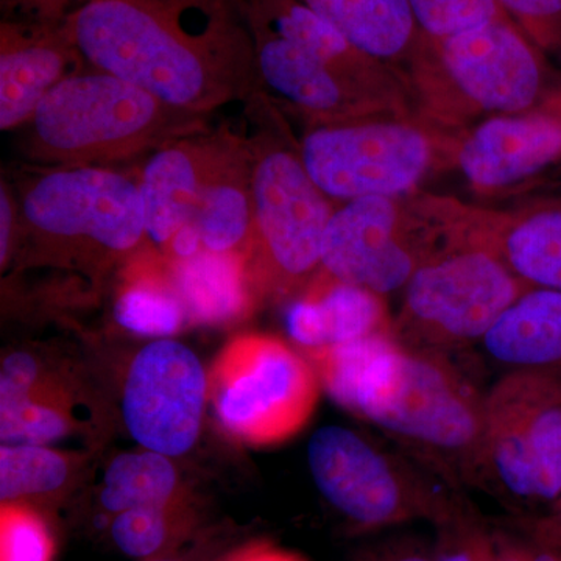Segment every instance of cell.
I'll use <instances>...</instances> for the list:
<instances>
[{"instance_id": "cell-9", "label": "cell", "mask_w": 561, "mask_h": 561, "mask_svg": "<svg viewBox=\"0 0 561 561\" xmlns=\"http://www.w3.org/2000/svg\"><path fill=\"white\" fill-rule=\"evenodd\" d=\"M530 287L474 239L421 267L402 289L391 335L405 348L446 354L479 345Z\"/></svg>"}, {"instance_id": "cell-20", "label": "cell", "mask_w": 561, "mask_h": 561, "mask_svg": "<svg viewBox=\"0 0 561 561\" xmlns=\"http://www.w3.org/2000/svg\"><path fill=\"white\" fill-rule=\"evenodd\" d=\"M72 430L69 405L60 390L44 383L38 362L18 351L0 373V440L2 445H49Z\"/></svg>"}, {"instance_id": "cell-16", "label": "cell", "mask_w": 561, "mask_h": 561, "mask_svg": "<svg viewBox=\"0 0 561 561\" xmlns=\"http://www.w3.org/2000/svg\"><path fill=\"white\" fill-rule=\"evenodd\" d=\"M471 239L494 251L530 289L561 291V194L504 209L471 205Z\"/></svg>"}, {"instance_id": "cell-6", "label": "cell", "mask_w": 561, "mask_h": 561, "mask_svg": "<svg viewBox=\"0 0 561 561\" xmlns=\"http://www.w3.org/2000/svg\"><path fill=\"white\" fill-rule=\"evenodd\" d=\"M470 231V203L449 195L419 191L342 203L324 232L319 273L387 298L467 242Z\"/></svg>"}, {"instance_id": "cell-7", "label": "cell", "mask_w": 561, "mask_h": 561, "mask_svg": "<svg viewBox=\"0 0 561 561\" xmlns=\"http://www.w3.org/2000/svg\"><path fill=\"white\" fill-rule=\"evenodd\" d=\"M460 133L416 113L371 116L308 125L300 150L313 183L342 205L413 194L435 173L454 171Z\"/></svg>"}, {"instance_id": "cell-35", "label": "cell", "mask_w": 561, "mask_h": 561, "mask_svg": "<svg viewBox=\"0 0 561 561\" xmlns=\"http://www.w3.org/2000/svg\"><path fill=\"white\" fill-rule=\"evenodd\" d=\"M527 556H529V561H561L559 557H556L553 553L549 552L527 551Z\"/></svg>"}, {"instance_id": "cell-3", "label": "cell", "mask_w": 561, "mask_h": 561, "mask_svg": "<svg viewBox=\"0 0 561 561\" xmlns=\"http://www.w3.org/2000/svg\"><path fill=\"white\" fill-rule=\"evenodd\" d=\"M405 79L415 113L448 131L534 108L561 80L513 20L448 38L421 33Z\"/></svg>"}, {"instance_id": "cell-13", "label": "cell", "mask_w": 561, "mask_h": 561, "mask_svg": "<svg viewBox=\"0 0 561 561\" xmlns=\"http://www.w3.org/2000/svg\"><path fill=\"white\" fill-rule=\"evenodd\" d=\"M208 375L197 354L172 339H158L133 359L122 397L125 426L144 449L183 456L201 435Z\"/></svg>"}, {"instance_id": "cell-33", "label": "cell", "mask_w": 561, "mask_h": 561, "mask_svg": "<svg viewBox=\"0 0 561 561\" xmlns=\"http://www.w3.org/2000/svg\"><path fill=\"white\" fill-rule=\"evenodd\" d=\"M228 561H302L295 557L294 553L280 551L278 548H273L265 542H257L251 545L249 548L242 549L231 557Z\"/></svg>"}, {"instance_id": "cell-23", "label": "cell", "mask_w": 561, "mask_h": 561, "mask_svg": "<svg viewBox=\"0 0 561 561\" xmlns=\"http://www.w3.org/2000/svg\"><path fill=\"white\" fill-rule=\"evenodd\" d=\"M114 317L122 328L144 337L168 339L190 323L171 262L158 253H136L124 272Z\"/></svg>"}, {"instance_id": "cell-26", "label": "cell", "mask_w": 561, "mask_h": 561, "mask_svg": "<svg viewBox=\"0 0 561 561\" xmlns=\"http://www.w3.org/2000/svg\"><path fill=\"white\" fill-rule=\"evenodd\" d=\"M69 479V460L43 445H2L0 500L21 502L55 493Z\"/></svg>"}, {"instance_id": "cell-31", "label": "cell", "mask_w": 561, "mask_h": 561, "mask_svg": "<svg viewBox=\"0 0 561 561\" xmlns=\"http://www.w3.org/2000/svg\"><path fill=\"white\" fill-rule=\"evenodd\" d=\"M500 3L538 49L561 54V0H500Z\"/></svg>"}, {"instance_id": "cell-2", "label": "cell", "mask_w": 561, "mask_h": 561, "mask_svg": "<svg viewBox=\"0 0 561 561\" xmlns=\"http://www.w3.org/2000/svg\"><path fill=\"white\" fill-rule=\"evenodd\" d=\"M72 39L94 69L192 116L261 91L256 62L210 54L133 0L87 3L73 18Z\"/></svg>"}, {"instance_id": "cell-38", "label": "cell", "mask_w": 561, "mask_h": 561, "mask_svg": "<svg viewBox=\"0 0 561 561\" xmlns=\"http://www.w3.org/2000/svg\"><path fill=\"white\" fill-rule=\"evenodd\" d=\"M151 561H173V560H151Z\"/></svg>"}, {"instance_id": "cell-15", "label": "cell", "mask_w": 561, "mask_h": 561, "mask_svg": "<svg viewBox=\"0 0 561 561\" xmlns=\"http://www.w3.org/2000/svg\"><path fill=\"white\" fill-rule=\"evenodd\" d=\"M224 131L181 136L147 158L138 184L146 217L147 239L168 256L181 232L194 228L195 210Z\"/></svg>"}, {"instance_id": "cell-36", "label": "cell", "mask_w": 561, "mask_h": 561, "mask_svg": "<svg viewBox=\"0 0 561 561\" xmlns=\"http://www.w3.org/2000/svg\"><path fill=\"white\" fill-rule=\"evenodd\" d=\"M390 561H432V560L426 559V557H423V556H405V557H401V559L390 560Z\"/></svg>"}, {"instance_id": "cell-34", "label": "cell", "mask_w": 561, "mask_h": 561, "mask_svg": "<svg viewBox=\"0 0 561 561\" xmlns=\"http://www.w3.org/2000/svg\"><path fill=\"white\" fill-rule=\"evenodd\" d=\"M494 561H529L527 549L516 546L504 535H493Z\"/></svg>"}, {"instance_id": "cell-22", "label": "cell", "mask_w": 561, "mask_h": 561, "mask_svg": "<svg viewBox=\"0 0 561 561\" xmlns=\"http://www.w3.org/2000/svg\"><path fill=\"white\" fill-rule=\"evenodd\" d=\"M341 31L365 54L401 72L411 62L421 32L409 0H298ZM408 80V79H405Z\"/></svg>"}, {"instance_id": "cell-11", "label": "cell", "mask_w": 561, "mask_h": 561, "mask_svg": "<svg viewBox=\"0 0 561 561\" xmlns=\"http://www.w3.org/2000/svg\"><path fill=\"white\" fill-rule=\"evenodd\" d=\"M308 465L321 496L365 529L413 518L438 523L457 502L431 482L437 474L426 467H415L359 432L337 424L313 432Z\"/></svg>"}, {"instance_id": "cell-37", "label": "cell", "mask_w": 561, "mask_h": 561, "mask_svg": "<svg viewBox=\"0 0 561 561\" xmlns=\"http://www.w3.org/2000/svg\"><path fill=\"white\" fill-rule=\"evenodd\" d=\"M556 505H557V518H559V522L561 523V494L559 497H557V501H556Z\"/></svg>"}, {"instance_id": "cell-32", "label": "cell", "mask_w": 561, "mask_h": 561, "mask_svg": "<svg viewBox=\"0 0 561 561\" xmlns=\"http://www.w3.org/2000/svg\"><path fill=\"white\" fill-rule=\"evenodd\" d=\"M16 232V197L2 181V187H0V261H2V267L9 261Z\"/></svg>"}, {"instance_id": "cell-18", "label": "cell", "mask_w": 561, "mask_h": 561, "mask_svg": "<svg viewBox=\"0 0 561 561\" xmlns=\"http://www.w3.org/2000/svg\"><path fill=\"white\" fill-rule=\"evenodd\" d=\"M194 228L202 249L242 254L249 262L254 234L249 140L224 131L219 153L203 186Z\"/></svg>"}, {"instance_id": "cell-5", "label": "cell", "mask_w": 561, "mask_h": 561, "mask_svg": "<svg viewBox=\"0 0 561 561\" xmlns=\"http://www.w3.org/2000/svg\"><path fill=\"white\" fill-rule=\"evenodd\" d=\"M203 124L205 117L95 69L66 77L46 95L22 127V147L44 168H111L203 131Z\"/></svg>"}, {"instance_id": "cell-27", "label": "cell", "mask_w": 561, "mask_h": 561, "mask_svg": "<svg viewBox=\"0 0 561 561\" xmlns=\"http://www.w3.org/2000/svg\"><path fill=\"white\" fill-rule=\"evenodd\" d=\"M409 3L420 32L431 39L448 38L490 22L512 20L500 0H409Z\"/></svg>"}, {"instance_id": "cell-24", "label": "cell", "mask_w": 561, "mask_h": 561, "mask_svg": "<svg viewBox=\"0 0 561 561\" xmlns=\"http://www.w3.org/2000/svg\"><path fill=\"white\" fill-rule=\"evenodd\" d=\"M68 60L47 44L10 47L0 55V128L16 130L32 119L39 103L66 77Z\"/></svg>"}, {"instance_id": "cell-25", "label": "cell", "mask_w": 561, "mask_h": 561, "mask_svg": "<svg viewBox=\"0 0 561 561\" xmlns=\"http://www.w3.org/2000/svg\"><path fill=\"white\" fill-rule=\"evenodd\" d=\"M179 476L164 454L149 451L119 454L106 468L101 504L106 512L135 508H165L176 505Z\"/></svg>"}, {"instance_id": "cell-10", "label": "cell", "mask_w": 561, "mask_h": 561, "mask_svg": "<svg viewBox=\"0 0 561 561\" xmlns=\"http://www.w3.org/2000/svg\"><path fill=\"white\" fill-rule=\"evenodd\" d=\"M221 430L250 446L279 445L300 434L319 402L321 383L305 354L273 335L232 339L208 375Z\"/></svg>"}, {"instance_id": "cell-1", "label": "cell", "mask_w": 561, "mask_h": 561, "mask_svg": "<svg viewBox=\"0 0 561 561\" xmlns=\"http://www.w3.org/2000/svg\"><path fill=\"white\" fill-rule=\"evenodd\" d=\"M302 354L335 404L454 486L483 489L485 393L446 354L405 348L391 334Z\"/></svg>"}, {"instance_id": "cell-8", "label": "cell", "mask_w": 561, "mask_h": 561, "mask_svg": "<svg viewBox=\"0 0 561 561\" xmlns=\"http://www.w3.org/2000/svg\"><path fill=\"white\" fill-rule=\"evenodd\" d=\"M14 197L16 234L51 253L131 260L147 239L138 181L111 168H44Z\"/></svg>"}, {"instance_id": "cell-12", "label": "cell", "mask_w": 561, "mask_h": 561, "mask_svg": "<svg viewBox=\"0 0 561 561\" xmlns=\"http://www.w3.org/2000/svg\"><path fill=\"white\" fill-rule=\"evenodd\" d=\"M483 489L549 504L561 494V381L504 373L485 393Z\"/></svg>"}, {"instance_id": "cell-29", "label": "cell", "mask_w": 561, "mask_h": 561, "mask_svg": "<svg viewBox=\"0 0 561 561\" xmlns=\"http://www.w3.org/2000/svg\"><path fill=\"white\" fill-rule=\"evenodd\" d=\"M179 507L135 508L114 515L111 538L125 556L150 559L164 549L179 526Z\"/></svg>"}, {"instance_id": "cell-17", "label": "cell", "mask_w": 561, "mask_h": 561, "mask_svg": "<svg viewBox=\"0 0 561 561\" xmlns=\"http://www.w3.org/2000/svg\"><path fill=\"white\" fill-rule=\"evenodd\" d=\"M391 328L386 297L319 272L287 313V331L302 353L391 334Z\"/></svg>"}, {"instance_id": "cell-14", "label": "cell", "mask_w": 561, "mask_h": 561, "mask_svg": "<svg viewBox=\"0 0 561 561\" xmlns=\"http://www.w3.org/2000/svg\"><path fill=\"white\" fill-rule=\"evenodd\" d=\"M561 164V80L534 108L461 131L454 171L481 197L530 190Z\"/></svg>"}, {"instance_id": "cell-4", "label": "cell", "mask_w": 561, "mask_h": 561, "mask_svg": "<svg viewBox=\"0 0 561 561\" xmlns=\"http://www.w3.org/2000/svg\"><path fill=\"white\" fill-rule=\"evenodd\" d=\"M254 234L249 275L256 297H289L317 275L337 203L319 190L278 106L260 91L247 102Z\"/></svg>"}, {"instance_id": "cell-28", "label": "cell", "mask_w": 561, "mask_h": 561, "mask_svg": "<svg viewBox=\"0 0 561 561\" xmlns=\"http://www.w3.org/2000/svg\"><path fill=\"white\" fill-rule=\"evenodd\" d=\"M54 535L38 512L25 502H2L0 561H54Z\"/></svg>"}, {"instance_id": "cell-21", "label": "cell", "mask_w": 561, "mask_h": 561, "mask_svg": "<svg viewBox=\"0 0 561 561\" xmlns=\"http://www.w3.org/2000/svg\"><path fill=\"white\" fill-rule=\"evenodd\" d=\"M171 265L190 323L224 327L245 319L256 306V291L242 254L202 250Z\"/></svg>"}, {"instance_id": "cell-30", "label": "cell", "mask_w": 561, "mask_h": 561, "mask_svg": "<svg viewBox=\"0 0 561 561\" xmlns=\"http://www.w3.org/2000/svg\"><path fill=\"white\" fill-rule=\"evenodd\" d=\"M438 524L443 527L442 548L435 561H494L493 535L486 534L459 502Z\"/></svg>"}, {"instance_id": "cell-19", "label": "cell", "mask_w": 561, "mask_h": 561, "mask_svg": "<svg viewBox=\"0 0 561 561\" xmlns=\"http://www.w3.org/2000/svg\"><path fill=\"white\" fill-rule=\"evenodd\" d=\"M479 346L504 373H538L561 381V291L527 290Z\"/></svg>"}]
</instances>
